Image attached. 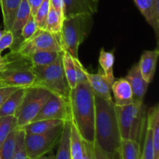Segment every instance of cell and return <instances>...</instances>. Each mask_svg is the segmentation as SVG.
<instances>
[{
    "label": "cell",
    "instance_id": "6da1fadb",
    "mask_svg": "<svg viewBox=\"0 0 159 159\" xmlns=\"http://www.w3.org/2000/svg\"><path fill=\"white\" fill-rule=\"evenodd\" d=\"M95 104L94 141L90 143L93 159H118L122 138L114 102L95 95Z\"/></svg>",
    "mask_w": 159,
    "mask_h": 159
},
{
    "label": "cell",
    "instance_id": "7a4b0ae2",
    "mask_svg": "<svg viewBox=\"0 0 159 159\" xmlns=\"http://www.w3.org/2000/svg\"><path fill=\"white\" fill-rule=\"evenodd\" d=\"M69 106L71 119L77 127L82 140L94 141L96 104L95 94L88 82L78 83L70 89Z\"/></svg>",
    "mask_w": 159,
    "mask_h": 159
},
{
    "label": "cell",
    "instance_id": "3957f363",
    "mask_svg": "<svg viewBox=\"0 0 159 159\" xmlns=\"http://www.w3.org/2000/svg\"><path fill=\"white\" fill-rule=\"evenodd\" d=\"M36 75L29 57L16 51L2 57L0 66V86L28 88L34 86Z\"/></svg>",
    "mask_w": 159,
    "mask_h": 159
},
{
    "label": "cell",
    "instance_id": "277c9868",
    "mask_svg": "<svg viewBox=\"0 0 159 159\" xmlns=\"http://www.w3.org/2000/svg\"><path fill=\"white\" fill-rule=\"evenodd\" d=\"M93 26V15L82 14L64 20L61 30L57 35L61 50L68 51L79 59V48L89 34Z\"/></svg>",
    "mask_w": 159,
    "mask_h": 159
},
{
    "label": "cell",
    "instance_id": "5b68a950",
    "mask_svg": "<svg viewBox=\"0 0 159 159\" xmlns=\"http://www.w3.org/2000/svg\"><path fill=\"white\" fill-rule=\"evenodd\" d=\"M33 71L36 75L34 86L46 89L52 94L69 102L70 89L64 73L61 54L54 63L47 66L35 67Z\"/></svg>",
    "mask_w": 159,
    "mask_h": 159
},
{
    "label": "cell",
    "instance_id": "8992f818",
    "mask_svg": "<svg viewBox=\"0 0 159 159\" xmlns=\"http://www.w3.org/2000/svg\"><path fill=\"white\" fill-rule=\"evenodd\" d=\"M115 109L121 138L141 144L144 123L143 102H133L121 107L115 105Z\"/></svg>",
    "mask_w": 159,
    "mask_h": 159
},
{
    "label": "cell",
    "instance_id": "52a82bcc",
    "mask_svg": "<svg viewBox=\"0 0 159 159\" xmlns=\"http://www.w3.org/2000/svg\"><path fill=\"white\" fill-rule=\"evenodd\" d=\"M52 93L38 86L26 88V94L20 109L16 113L17 128L21 129L32 122Z\"/></svg>",
    "mask_w": 159,
    "mask_h": 159
},
{
    "label": "cell",
    "instance_id": "ba28073f",
    "mask_svg": "<svg viewBox=\"0 0 159 159\" xmlns=\"http://www.w3.org/2000/svg\"><path fill=\"white\" fill-rule=\"evenodd\" d=\"M62 129L63 124L39 134L25 133V147L28 156L31 159H37L50 153L60 142Z\"/></svg>",
    "mask_w": 159,
    "mask_h": 159
},
{
    "label": "cell",
    "instance_id": "9c48e42d",
    "mask_svg": "<svg viewBox=\"0 0 159 159\" xmlns=\"http://www.w3.org/2000/svg\"><path fill=\"white\" fill-rule=\"evenodd\" d=\"M23 55L28 56L41 51H61L57 35H54L45 30H39L28 40L21 42L16 49Z\"/></svg>",
    "mask_w": 159,
    "mask_h": 159
},
{
    "label": "cell",
    "instance_id": "30bf717a",
    "mask_svg": "<svg viewBox=\"0 0 159 159\" xmlns=\"http://www.w3.org/2000/svg\"><path fill=\"white\" fill-rule=\"evenodd\" d=\"M71 119L69 102L60 96L51 94L33 121L41 120H61L66 121Z\"/></svg>",
    "mask_w": 159,
    "mask_h": 159
},
{
    "label": "cell",
    "instance_id": "8fae6325",
    "mask_svg": "<svg viewBox=\"0 0 159 159\" xmlns=\"http://www.w3.org/2000/svg\"><path fill=\"white\" fill-rule=\"evenodd\" d=\"M87 80L96 96L107 100H113L112 98V85L116 80H111L107 78L100 69L97 74L85 71Z\"/></svg>",
    "mask_w": 159,
    "mask_h": 159
},
{
    "label": "cell",
    "instance_id": "7c38bea8",
    "mask_svg": "<svg viewBox=\"0 0 159 159\" xmlns=\"http://www.w3.org/2000/svg\"><path fill=\"white\" fill-rule=\"evenodd\" d=\"M125 79L131 87L133 93V102H144V98L149 83H148L143 78L138 63L134 64L130 68Z\"/></svg>",
    "mask_w": 159,
    "mask_h": 159
},
{
    "label": "cell",
    "instance_id": "4fadbf2b",
    "mask_svg": "<svg viewBox=\"0 0 159 159\" xmlns=\"http://www.w3.org/2000/svg\"><path fill=\"white\" fill-rule=\"evenodd\" d=\"M147 23L159 37V0H134Z\"/></svg>",
    "mask_w": 159,
    "mask_h": 159
},
{
    "label": "cell",
    "instance_id": "5bb4252c",
    "mask_svg": "<svg viewBox=\"0 0 159 159\" xmlns=\"http://www.w3.org/2000/svg\"><path fill=\"white\" fill-rule=\"evenodd\" d=\"M31 16L32 15H31L30 8L27 1L21 0L16 15L15 20H14L13 24H12V29H11L14 37L13 44L10 48L11 51L16 49L17 47L21 43V42H23L21 38V30Z\"/></svg>",
    "mask_w": 159,
    "mask_h": 159
},
{
    "label": "cell",
    "instance_id": "9a60e30c",
    "mask_svg": "<svg viewBox=\"0 0 159 159\" xmlns=\"http://www.w3.org/2000/svg\"><path fill=\"white\" fill-rule=\"evenodd\" d=\"M63 2L65 19L82 14L93 15L98 10V4L92 0H63Z\"/></svg>",
    "mask_w": 159,
    "mask_h": 159
},
{
    "label": "cell",
    "instance_id": "2e32d148",
    "mask_svg": "<svg viewBox=\"0 0 159 159\" xmlns=\"http://www.w3.org/2000/svg\"><path fill=\"white\" fill-rule=\"evenodd\" d=\"M158 55V48L152 51H145L141 54L140 61L138 62L143 78L148 83L152 82L154 79Z\"/></svg>",
    "mask_w": 159,
    "mask_h": 159
},
{
    "label": "cell",
    "instance_id": "e0dca14e",
    "mask_svg": "<svg viewBox=\"0 0 159 159\" xmlns=\"http://www.w3.org/2000/svg\"><path fill=\"white\" fill-rule=\"evenodd\" d=\"M112 93L114 96L116 106H126L133 102L131 87L125 78L115 80L112 85Z\"/></svg>",
    "mask_w": 159,
    "mask_h": 159
},
{
    "label": "cell",
    "instance_id": "ac0fdd59",
    "mask_svg": "<svg viewBox=\"0 0 159 159\" xmlns=\"http://www.w3.org/2000/svg\"><path fill=\"white\" fill-rule=\"evenodd\" d=\"M26 91V88H20L14 92L0 107V116H15L23 102Z\"/></svg>",
    "mask_w": 159,
    "mask_h": 159
},
{
    "label": "cell",
    "instance_id": "d6986e66",
    "mask_svg": "<svg viewBox=\"0 0 159 159\" xmlns=\"http://www.w3.org/2000/svg\"><path fill=\"white\" fill-rule=\"evenodd\" d=\"M21 0H0L5 30H11Z\"/></svg>",
    "mask_w": 159,
    "mask_h": 159
},
{
    "label": "cell",
    "instance_id": "ffe728a7",
    "mask_svg": "<svg viewBox=\"0 0 159 159\" xmlns=\"http://www.w3.org/2000/svg\"><path fill=\"white\" fill-rule=\"evenodd\" d=\"M147 124L152 130V140L155 158L159 159V107L158 104L148 110L147 116Z\"/></svg>",
    "mask_w": 159,
    "mask_h": 159
},
{
    "label": "cell",
    "instance_id": "44dd1931",
    "mask_svg": "<svg viewBox=\"0 0 159 159\" xmlns=\"http://www.w3.org/2000/svg\"><path fill=\"white\" fill-rule=\"evenodd\" d=\"M65 121L61 120H41L32 121L23 127L25 133L30 134H39L48 132L57 126L61 125Z\"/></svg>",
    "mask_w": 159,
    "mask_h": 159
},
{
    "label": "cell",
    "instance_id": "7402d4cb",
    "mask_svg": "<svg viewBox=\"0 0 159 159\" xmlns=\"http://www.w3.org/2000/svg\"><path fill=\"white\" fill-rule=\"evenodd\" d=\"M70 153L71 159H82V138L72 119L70 120Z\"/></svg>",
    "mask_w": 159,
    "mask_h": 159
},
{
    "label": "cell",
    "instance_id": "603a6c76",
    "mask_svg": "<svg viewBox=\"0 0 159 159\" xmlns=\"http://www.w3.org/2000/svg\"><path fill=\"white\" fill-rule=\"evenodd\" d=\"M62 66L65 79L70 89H72L77 85V77H76L75 66L74 63V58L72 56L65 50L61 51Z\"/></svg>",
    "mask_w": 159,
    "mask_h": 159
},
{
    "label": "cell",
    "instance_id": "cb8c5ba5",
    "mask_svg": "<svg viewBox=\"0 0 159 159\" xmlns=\"http://www.w3.org/2000/svg\"><path fill=\"white\" fill-rule=\"evenodd\" d=\"M61 54V51H41L30 54L27 57L30 60L33 68L43 67L54 63Z\"/></svg>",
    "mask_w": 159,
    "mask_h": 159
},
{
    "label": "cell",
    "instance_id": "d4e9b609",
    "mask_svg": "<svg viewBox=\"0 0 159 159\" xmlns=\"http://www.w3.org/2000/svg\"><path fill=\"white\" fill-rule=\"evenodd\" d=\"M141 144L132 140L121 141L118 159H141Z\"/></svg>",
    "mask_w": 159,
    "mask_h": 159
},
{
    "label": "cell",
    "instance_id": "484cf974",
    "mask_svg": "<svg viewBox=\"0 0 159 159\" xmlns=\"http://www.w3.org/2000/svg\"><path fill=\"white\" fill-rule=\"evenodd\" d=\"M70 120L65 121L63 124L61 138L58 144V149H57L55 159H71L69 142Z\"/></svg>",
    "mask_w": 159,
    "mask_h": 159
},
{
    "label": "cell",
    "instance_id": "4316f807",
    "mask_svg": "<svg viewBox=\"0 0 159 159\" xmlns=\"http://www.w3.org/2000/svg\"><path fill=\"white\" fill-rule=\"evenodd\" d=\"M115 57L113 51H106L104 48L101 49L99 53V63L100 65L99 69L102 72L111 80H115L113 75V65H114Z\"/></svg>",
    "mask_w": 159,
    "mask_h": 159
},
{
    "label": "cell",
    "instance_id": "83f0119b",
    "mask_svg": "<svg viewBox=\"0 0 159 159\" xmlns=\"http://www.w3.org/2000/svg\"><path fill=\"white\" fill-rule=\"evenodd\" d=\"M19 129L17 127L14 128L9 133L6 139L3 142L0 148V155L2 159H12L15 153L16 146L17 134Z\"/></svg>",
    "mask_w": 159,
    "mask_h": 159
},
{
    "label": "cell",
    "instance_id": "f1b7e54d",
    "mask_svg": "<svg viewBox=\"0 0 159 159\" xmlns=\"http://www.w3.org/2000/svg\"><path fill=\"white\" fill-rule=\"evenodd\" d=\"M63 21L64 19L60 16L54 8L50 6V10L45 23V30L54 35H58L61 30Z\"/></svg>",
    "mask_w": 159,
    "mask_h": 159
},
{
    "label": "cell",
    "instance_id": "f546056e",
    "mask_svg": "<svg viewBox=\"0 0 159 159\" xmlns=\"http://www.w3.org/2000/svg\"><path fill=\"white\" fill-rule=\"evenodd\" d=\"M16 127H17V123L15 116H0V148L9 133Z\"/></svg>",
    "mask_w": 159,
    "mask_h": 159
},
{
    "label": "cell",
    "instance_id": "4dcf8cb0",
    "mask_svg": "<svg viewBox=\"0 0 159 159\" xmlns=\"http://www.w3.org/2000/svg\"><path fill=\"white\" fill-rule=\"evenodd\" d=\"M154 158H155V154H154L153 140H152V127L148 124H147V126H146L145 135H144L143 150L141 152V159Z\"/></svg>",
    "mask_w": 159,
    "mask_h": 159
},
{
    "label": "cell",
    "instance_id": "1f68e13d",
    "mask_svg": "<svg viewBox=\"0 0 159 159\" xmlns=\"http://www.w3.org/2000/svg\"><path fill=\"white\" fill-rule=\"evenodd\" d=\"M50 0H43L36 12L35 15L34 16L39 30H45V23L50 10Z\"/></svg>",
    "mask_w": 159,
    "mask_h": 159
},
{
    "label": "cell",
    "instance_id": "d6a6232c",
    "mask_svg": "<svg viewBox=\"0 0 159 159\" xmlns=\"http://www.w3.org/2000/svg\"><path fill=\"white\" fill-rule=\"evenodd\" d=\"M12 159H31L26 153L25 147V131L23 128L19 129L18 130L16 146Z\"/></svg>",
    "mask_w": 159,
    "mask_h": 159
},
{
    "label": "cell",
    "instance_id": "836d02e7",
    "mask_svg": "<svg viewBox=\"0 0 159 159\" xmlns=\"http://www.w3.org/2000/svg\"><path fill=\"white\" fill-rule=\"evenodd\" d=\"M37 30H38V26H37V23H36L34 16H31L26 23V24L23 26V29L21 30L22 40L24 41V40L30 39L32 36L34 35V34Z\"/></svg>",
    "mask_w": 159,
    "mask_h": 159
},
{
    "label": "cell",
    "instance_id": "e575fe53",
    "mask_svg": "<svg viewBox=\"0 0 159 159\" xmlns=\"http://www.w3.org/2000/svg\"><path fill=\"white\" fill-rule=\"evenodd\" d=\"M13 34L11 30H3L0 37V53L2 52L4 50L9 48L13 44Z\"/></svg>",
    "mask_w": 159,
    "mask_h": 159
},
{
    "label": "cell",
    "instance_id": "d590c367",
    "mask_svg": "<svg viewBox=\"0 0 159 159\" xmlns=\"http://www.w3.org/2000/svg\"><path fill=\"white\" fill-rule=\"evenodd\" d=\"M73 58H74V57H73ZM74 63H75V66L76 77H77V84L81 83V82H88L86 75H85L86 69H85V67L82 65V64L81 63L79 59L74 58Z\"/></svg>",
    "mask_w": 159,
    "mask_h": 159
},
{
    "label": "cell",
    "instance_id": "8d00e7d4",
    "mask_svg": "<svg viewBox=\"0 0 159 159\" xmlns=\"http://www.w3.org/2000/svg\"><path fill=\"white\" fill-rule=\"evenodd\" d=\"M18 89L20 88L10 86H0V107L4 103L5 101Z\"/></svg>",
    "mask_w": 159,
    "mask_h": 159
},
{
    "label": "cell",
    "instance_id": "74e56055",
    "mask_svg": "<svg viewBox=\"0 0 159 159\" xmlns=\"http://www.w3.org/2000/svg\"><path fill=\"white\" fill-rule=\"evenodd\" d=\"M50 5L54 8V10L60 15L61 17L64 18V2L63 0H50Z\"/></svg>",
    "mask_w": 159,
    "mask_h": 159
},
{
    "label": "cell",
    "instance_id": "f35d334b",
    "mask_svg": "<svg viewBox=\"0 0 159 159\" xmlns=\"http://www.w3.org/2000/svg\"><path fill=\"white\" fill-rule=\"evenodd\" d=\"M26 1H27L30 8L31 15L34 16L38 8L40 7V6L43 2V0H26Z\"/></svg>",
    "mask_w": 159,
    "mask_h": 159
},
{
    "label": "cell",
    "instance_id": "ab89813d",
    "mask_svg": "<svg viewBox=\"0 0 159 159\" xmlns=\"http://www.w3.org/2000/svg\"><path fill=\"white\" fill-rule=\"evenodd\" d=\"M37 159H55V156L53 155H48V156H47V155H43V156H41L40 158H39Z\"/></svg>",
    "mask_w": 159,
    "mask_h": 159
},
{
    "label": "cell",
    "instance_id": "60d3db41",
    "mask_svg": "<svg viewBox=\"0 0 159 159\" xmlns=\"http://www.w3.org/2000/svg\"><path fill=\"white\" fill-rule=\"evenodd\" d=\"M2 61V56L1 55V53H0V66H1Z\"/></svg>",
    "mask_w": 159,
    "mask_h": 159
},
{
    "label": "cell",
    "instance_id": "b9f144b4",
    "mask_svg": "<svg viewBox=\"0 0 159 159\" xmlns=\"http://www.w3.org/2000/svg\"><path fill=\"white\" fill-rule=\"evenodd\" d=\"M92 1H93V2H95V3H96V4H98V2H99V0H92Z\"/></svg>",
    "mask_w": 159,
    "mask_h": 159
},
{
    "label": "cell",
    "instance_id": "7bdbcfd3",
    "mask_svg": "<svg viewBox=\"0 0 159 159\" xmlns=\"http://www.w3.org/2000/svg\"><path fill=\"white\" fill-rule=\"evenodd\" d=\"M2 31H0V37H1V36H2Z\"/></svg>",
    "mask_w": 159,
    "mask_h": 159
},
{
    "label": "cell",
    "instance_id": "ee69618b",
    "mask_svg": "<svg viewBox=\"0 0 159 159\" xmlns=\"http://www.w3.org/2000/svg\"><path fill=\"white\" fill-rule=\"evenodd\" d=\"M0 159H2V157H1V155H0Z\"/></svg>",
    "mask_w": 159,
    "mask_h": 159
}]
</instances>
